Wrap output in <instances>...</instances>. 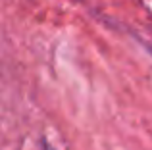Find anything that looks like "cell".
Masks as SVG:
<instances>
[{"label":"cell","mask_w":152,"mask_h":150,"mask_svg":"<svg viewBox=\"0 0 152 150\" xmlns=\"http://www.w3.org/2000/svg\"><path fill=\"white\" fill-rule=\"evenodd\" d=\"M45 150H52V148H50V146H48V144H46V148H45Z\"/></svg>","instance_id":"obj_1"}]
</instances>
